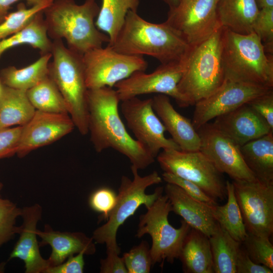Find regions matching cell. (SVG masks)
I'll list each match as a JSON object with an SVG mask.
<instances>
[{"instance_id": "5bb4252c", "label": "cell", "mask_w": 273, "mask_h": 273, "mask_svg": "<svg viewBox=\"0 0 273 273\" xmlns=\"http://www.w3.org/2000/svg\"><path fill=\"white\" fill-rule=\"evenodd\" d=\"M218 0H181L169 9L166 21L190 46L206 39L219 27L216 14Z\"/></svg>"}, {"instance_id": "8d00e7d4", "label": "cell", "mask_w": 273, "mask_h": 273, "mask_svg": "<svg viewBox=\"0 0 273 273\" xmlns=\"http://www.w3.org/2000/svg\"><path fill=\"white\" fill-rule=\"evenodd\" d=\"M253 31L260 38L265 49L269 54L273 53V7L259 9L253 24Z\"/></svg>"}, {"instance_id": "6da1fadb", "label": "cell", "mask_w": 273, "mask_h": 273, "mask_svg": "<svg viewBox=\"0 0 273 273\" xmlns=\"http://www.w3.org/2000/svg\"><path fill=\"white\" fill-rule=\"evenodd\" d=\"M120 100L115 89L105 86L88 89V132L96 151L111 148L126 157L133 166L144 169L154 158L127 132L118 110Z\"/></svg>"}, {"instance_id": "277c9868", "label": "cell", "mask_w": 273, "mask_h": 273, "mask_svg": "<svg viewBox=\"0 0 273 273\" xmlns=\"http://www.w3.org/2000/svg\"><path fill=\"white\" fill-rule=\"evenodd\" d=\"M220 27L211 35L193 46L181 61L183 72L177 89L189 106L207 98L225 80Z\"/></svg>"}, {"instance_id": "83f0119b", "label": "cell", "mask_w": 273, "mask_h": 273, "mask_svg": "<svg viewBox=\"0 0 273 273\" xmlns=\"http://www.w3.org/2000/svg\"><path fill=\"white\" fill-rule=\"evenodd\" d=\"M43 11L37 13L21 31L0 40V58L8 50L22 44L38 50L41 55L51 52L52 41L47 34Z\"/></svg>"}, {"instance_id": "8992f818", "label": "cell", "mask_w": 273, "mask_h": 273, "mask_svg": "<svg viewBox=\"0 0 273 273\" xmlns=\"http://www.w3.org/2000/svg\"><path fill=\"white\" fill-rule=\"evenodd\" d=\"M49 76L66 102L75 127L82 135L88 132L87 91L82 57L66 47L62 39L52 41Z\"/></svg>"}, {"instance_id": "603a6c76", "label": "cell", "mask_w": 273, "mask_h": 273, "mask_svg": "<svg viewBox=\"0 0 273 273\" xmlns=\"http://www.w3.org/2000/svg\"><path fill=\"white\" fill-rule=\"evenodd\" d=\"M259 9L255 0H218L216 14L220 26L233 32L247 34Z\"/></svg>"}, {"instance_id": "d6a6232c", "label": "cell", "mask_w": 273, "mask_h": 273, "mask_svg": "<svg viewBox=\"0 0 273 273\" xmlns=\"http://www.w3.org/2000/svg\"><path fill=\"white\" fill-rule=\"evenodd\" d=\"M52 3L40 4L29 8L24 3H20L17 10L9 13L0 23V40L21 31L30 23L37 13L44 11Z\"/></svg>"}, {"instance_id": "f546056e", "label": "cell", "mask_w": 273, "mask_h": 273, "mask_svg": "<svg viewBox=\"0 0 273 273\" xmlns=\"http://www.w3.org/2000/svg\"><path fill=\"white\" fill-rule=\"evenodd\" d=\"M215 273H236V262L241 243L233 239L218 223L209 238Z\"/></svg>"}, {"instance_id": "e0dca14e", "label": "cell", "mask_w": 273, "mask_h": 273, "mask_svg": "<svg viewBox=\"0 0 273 273\" xmlns=\"http://www.w3.org/2000/svg\"><path fill=\"white\" fill-rule=\"evenodd\" d=\"M75 127L69 114L36 110L31 119L22 126L16 154L23 157L34 150L61 139Z\"/></svg>"}, {"instance_id": "7c38bea8", "label": "cell", "mask_w": 273, "mask_h": 273, "mask_svg": "<svg viewBox=\"0 0 273 273\" xmlns=\"http://www.w3.org/2000/svg\"><path fill=\"white\" fill-rule=\"evenodd\" d=\"M121 102V111L128 127L154 158L161 149L180 150L171 138L165 136L166 129L153 108L152 98L136 97Z\"/></svg>"}, {"instance_id": "9a60e30c", "label": "cell", "mask_w": 273, "mask_h": 273, "mask_svg": "<svg viewBox=\"0 0 273 273\" xmlns=\"http://www.w3.org/2000/svg\"><path fill=\"white\" fill-rule=\"evenodd\" d=\"M272 89L259 85L225 79L214 93L195 105L192 124L197 130L210 120L229 113Z\"/></svg>"}, {"instance_id": "ee69618b", "label": "cell", "mask_w": 273, "mask_h": 273, "mask_svg": "<svg viewBox=\"0 0 273 273\" xmlns=\"http://www.w3.org/2000/svg\"><path fill=\"white\" fill-rule=\"evenodd\" d=\"M101 273H127L123 259L115 253H107V257L100 260Z\"/></svg>"}, {"instance_id": "f35d334b", "label": "cell", "mask_w": 273, "mask_h": 273, "mask_svg": "<svg viewBox=\"0 0 273 273\" xmlns=\"http://www.w3.org/2000/svg\"><path fill=\"white\" fill-rule=\"evenodd\" d=\"M162 178L167 183L176 185L195 199L206 204L214 205L217 202L208 196L200 187L188 180L172 173L164 172Z\"/></svg>"}, {"instance_id": "ba28073f", "label": "cell", "mask_w": 273, "mask_h": 273, "mask_svg": "<svg viewBox=\"0 0 273 273\" xmlns=\"http://www.w3.org/2000/svg\"><path fill=\"white\" fill-rule=\"evenodd\" d=\"M140 216L135 236L140 238L146 234L152 239L150 248L153 265L160 263L163 266L166 260L173 263L178 259L185 239L191 228L183 219L179 228H175L168 221L172 208L166 195L160 196Z\"/></svg>"}, {"instance_id": "4fadbf2b", "label": "cell", "mask_w": 273, "mask_h": 273, "mask_svg": "<svg viewBox=\"0 0 273 273\" xmlns=\"http://www.w3.org/2000/svg\"><path fill=\"white\" fill-rule=\"evenodd\" d=\"M183 72L180 62L161 64L154 71H138L114 86L120 102L144 94L156 93L171 97L183 108L189 106L177 85Z\"/></svg>"}, {"instance_id": "d4e9b609", "label": "cell", "mask_w": 273, "mask_h": 273, "mask_svg": "<svg viewBox=\"0 0 273 273\" xmlns=\"http://www.w3.org/2000/svg\"><path fill=\"white\" fill-rule=\"evenodd\" d=\"M178 259L185 272H213L209 237L195 229L191 228L187 234Z\"/></svg>"}, {"instance_id": "3957f363", "label": "cell", "mask_w": 273, "mask_h": 273, "mask_svg": "<svg viewBox=\"0 0 273 273\" xmlns=\"http://www.w3.org/2000/svg\"><path fill=\"white\" fill-rule=\"evenodd\" d=\"M99 11L96 0L81 5L74 0H54L43 11L49 37L65 39L69 49L81 55L109 43L108 36L95 25Z\"/></svg>"}, {"instance_id": "60d3db41", "label": "cell", "mask_w": 273, "mask_h": 273, "mask_svg": "<svg viewBox=\"0 0 273 273\" xmlns=\"http://www.w3.org/2000/svg\"><path fill=\"white\" fill-rule=\"evenodd\" d=\"M258 113L273 130V89L247 103Z\"/></svg>"}, {"instance_id": "bcb514c9", "label": "cell", "mask_w": 273, "mask_h": 273, "mask_svg": "<svg viewBox=\"0 0 273 273\" xmlns=\"http://www.w3.org/2000/svg\"><path fill=\"white\" fill-rule=\"evenodd\" d=\"M259 9L273 7V0H255Z\"/></svg>"}, {"instance_id": "7bdbcfd3", "label": "cell", "mask_w": 273, "mask_h": 273, "mask_svg": "<svg viewBox=\"0 0 273 273\" xmlns=\"http://www.w3.org/2000/svg\"><path fill=\"white\" fill-rule=\"evenodd\" d=\"M272 272L273 271L267 266L253 261L249 257L241 243L236 262V273H272Z\"/></svg>"}, {"instance_id": "484cf974", "label": "cell", "mask_w": 273, "mask_h": 273, "mask_svg": "<svg viewBox=\"0 0 273 273\" xmlns=\"http://www.w3.org/2000/svg\"><path fill=\"white\" fill-rule=\"evenodd\" d=\"M35 111L26 91L3 85L0 94V127L22 126L31 119Z\"/></svg>"}, {"instance_id": "5b68a950", "label": "cell", "mask_w": 273, "mask_h": 273, "mask_svg": "<svg viewBox=\"0 0 273 273\" xmlns=\"http://www.w3.org/2000/svg\"><path fill=\"white\" fill-rule=\"evenodd\" d=\"M222 53L226 79L273 88V55L255 32L242 34L223 27Z\"/></svg>"}, {"instance_id": "b9f144b4", "label": "cell", "mask_w": 273, "mask_h": 273, "mask_svg": "<svg viewBox=\"0 0 273 273\" xmlns=\"http://www.w3.org/2000/svg\"><path fill=\"white\" fill-rule=\"evenodd\" d=\"M84 255L80 252L69 256L63 262L49 267L45 273H82L84 266Z\"/></svg>"}, {"instance_id": "681fc988", "label": "cell", "mask_w": 273, "mask_h": 273, "mask_svg": "<svg viewBox=\"0 0 273 273\" xmlns=\"http://www.w3.org/2000/svg\"><path fill=\"white\" fill-rule=\"evenodd\" d=\"M2 88H3V84L0 82V94L2 92Z\"/></svg>"}, {"instance_id": "74e56055", "label": "cell", "mask_w": 273, "mask_h": 273, "mask_svg": "<svg viewBox=\"0 0 273 273\" xmlns=\"http://www.w3.org/2000/svg\"><path fill=\"white\" fill-rule=\"evenodd\" d=\"M117 200V194L108 187L100 188L89 196L88 204L94 211L100 214V221L108 219Z\"/></svg>"}, {"instance_id": "836d02e7", "label": "cell", "mask_w": 273, "mask_h": 273, "mask_svg": "<svg viewBox=\"0 0 273 273\" xmlns=\"http://www.w3.org/2000/svg\"><path fill=\"white\" fill-rule=\"evenodd\" d=\"M241 243L253 261L264 265L273 271V245L269 238L248 233L245 240Z\"/></svg>"}, {"instance_id": "9c48e42d", "label": "cell", "mask_w": 273, "mask_h": 273, "mask_svg": "<svg viewBox=\"0 0 273 273\" xmlns=\"http://www.w3.org/2000/svg\"><path fill=\"white\" fill-rule=\"evenodd\" d=\"M156 158L164 172L195 183L216 201L226 198L222 174L199 150H162Z\"/></svg>"}, {"instance_id": "30bf717a", "label": "cell", "mask_w": 273, "mask_h": 273, "mask_svg": "<svg viewBox=\"0 0 273 273\" xmlns=\"http://www.w3.org/2000/svg\"><path fill=\"white\" fill-rule=\"evenodd\" d=\"M82 60L88 89L113 88L134 72L145 71L148 65L143 56L122 54L108 45L87 52Z\"/></svg>"}, {"instance_id": "c3c4849f", "label": "cell", "mask_w": 273, "mask_h": 273, "mask_svg": "<svg viewBox=\"0 0 273 273\" xmlns=\"http://www.w3.org/2000/svg\"><path fill=\"white\" fill-rule=\"evenodd\" d=\"M3 188V185L2 183L0 181V200L2 199V196H1V192L2 191Z\"/></svg>"}, {"instance_id": "ffe728a7", "label": "cell", "mask_w": 273, "mask_h": 273, "mask_svg": "<svg viewBox=\"0 0 273 273\" xmlns=\"http://www.w3.org/2000/svg\"><path fill=\"white\" fill-rule=\"evenodd\" d=\"M164 191L172 211L180 216L191 228L209 238L214 233L217 222L212 214L213 205L195 199L174 184L167 183Z\"/></svg>"}, {"instance_id": "d6986e66", "label": "cell", "mask_w": 273, "mask_h": 273, "mask_svg": "<svg viewBox=\"0 0 273 273\" xmlns=\"http://www.w3.org/2000/svg\"><path fill=\"white\" fill-rule=\"evenodd\" d=\"M214 119L213 126L240 147L273 132L267 122L247 103Z\"/></svg>"}, {"instance_id": "d590c367", "label": "cell", "mask_w": 273, "mask_h": 273, "mask_svg": "<svg viewBox=\"0 0 273 273\" xmlns=\"http://www.w3.org/2000/svg\"><path fill=\"white\" fill-rule=\"evenodd\" d=\"M122 258L127 273H149L153 265L150 248L145 241L123 253Z\"/></svg>"}, {"instance_id": "f6af8a7d", "label": "cell", "mask_w": 273, "mask_h": 273, "mask_svg": "<svg viewBox=\"0 0 273 273\" xmlns=\"http://www.w3.org/2000/svg\"><path fill=\"white\" fill-rule=\"evenodd\" d=\"M21 0H0V23H2L9 13L11 6L16 2ZM30 6L52 3L54 0H24Z\"/></svg>"}, {"instance_id": "ab89813d", "label": "cell", "mask_w": 273, "mask_h": 273, "mask_svg": "<svg viewBox=\"0 0 273 273\" xmlns=\"http://www.w3.org/2000/svg\"><path fill=\"white\" fill-rule=\"evenodd\" d=\"M22 126L0 127V159L16 154Z\"/></svg>"}, {"instance_id": "8fae6325", "label": "cell", "mask_w": 273, "mask_h": 273, "mask_svg": "<svg viewBox=\"0 0 273 273\" xmlns=\"http://www.w3.org/2000/svg\"><path fill=\"white\" fill-rule=\"evenodd\" d=\"M232 182L247 233L269 239L273 233V184Z\"/></svg>"}, {"instance_id": "f1b7e54d", "label": "cell", "mask_w": 273, "mask_h": 273, "mask_svg": "<svg viewBox=\"0 0 273 273\" xmlns=\"http://www.w3.org/2000/svg\"><path fill=\"white\" fill-rule=\"evenodd\" d=\"M140 0H102L95 21L97 28L109 38L108 45L115 40L129 11L137 12Z\"/></svg>"}, {"instance_id": "52a82bcc", "label": "cell", "mask_w": 273, "mask_h": 273, "mask_svg": "<svg viewBox=\"0 0 273 273\" xmlns=\"http://www.w3.org/2000/svg\"><path fill=\"white\" fill-rule=\"evenodd\" d=\"M131 170L133 179L125 175L121 177L113 209L107 222L96 229L93 234L92 238L95 242L106 244L107 253L119 254L120 249L116 240L119 228L133 215L142 205L146 208L150 207L163 195L164 188L162 187L156 188L152 194L146 193L148 187L162 182V178L157 171H154L142 176L135 167L131 166Z\"/></svg>"}, {"instance_id": "2e32d148", "label": "cell", "mask_w": 273, "mask_h": 273, "mask_svg": "<svg viewBox=\"0 0 273 273\" xmlns=\"http://www.w3.org/2000/svg\"><path fill=\"white\" fill-rule=\"evenodd\" d=\"M197 131L200 138L199 151L220 173L228 174L234 180H257L245 164L240 147L216 129L212 123L208 122Z\"/></svg>"}, {"instance_id": "1f68e13d", "label": "cell", "mask_w": 273, "mask_h": 273, "mask_svg": "<svg viewBox=\"0 0 273 273\" xmlns=\"http://www.w3.org/2000/svg\"><path fill=\"white\" fill-rule=\"evenodd\" d=\"M26 94L36 110L69 114L63 96L49 75L36 85L27 90Z\"/></svg>"}, {"instance_id": "7dc6e473", "label": "cell", "mask_w": 273, "mask_h": 273, "mask_svg": "<svg viewBox=\"0 0 273 273\" xmlns=\"http://www.w3.org/2000/svg\"><path fill=\"white\" fill-rule=\"evenodd\" d=\"M168 5L169 9L175 8L180 3L181 0H162Z\"/></svg>"}, {"instance_id": "7a4b0ae2", "label": "cell", "mask_w": 273, "mask_h": 273, "mask_svg": "<svg viewBox=\"0 0 273 273\" xmlns=\"http://www.w3.org/2000/svg\"><path fill=\"white\" fill-rule=\"evenodd\" d=\"M108 46L122 54L151 56L161 64L180 62L190 48L166 21L152 23L132 11L127 13L114 42Z\"/></svg>"}, {"instance_id": "7402d4cb", "label": "cell", "mask_w": 273, "mask_h": 273, "mask_svg": "<svg viewBox=\"0 0 273 273\" xmlns=\"http://www.w3.org/2000/svg\"><path fill=\"white\" fill-rule=\"evenodd\" d=\"M36 233L41 240L39 246L49 245L52 248V253L48 259L50 267L63 262L73 255L80 252L93 255L96 251L93 238L81 232L54 231L46 224L43 231L37 230Z\"/></svg>"}, {"instance_id": "cb8c5ba5", "label": "cell", "mask_w": 273, "mask_h": 273, "mask_svg": "<svg viewBox=\"0 0 273 273\" xmlns=\"http://www.w3.org/2000/svg\"><path fill=\"white\" fill-rule=\"evenodd\" d=\"M243 159L256 179L273 184V132L240 147Z\"/></svg>"}, {"instance_id": "4dcf8cb0", "label": "cell", "mask_w": 273, "mask_h": 273, "mask_svg": "<svg viewBox=\"0 0 273 273\" xmlns=\"http://www.w3.org/2000/svg\"><path fill=\"white\" fill-rule=\"evenodd\" d=\"M227 202L223 205L212 206V212L216 221L235 240L242 243L247 236L241 212L235 195L232 182L226 180Z\"/></svg>"}, {"instance_id": "e575fe53", "label": "cell", "mask_w": 273, "mask_h": 273, "mask_svg": "<svg viewBox=\"0 0 273 273\" xmlns=\"http://www.w3.org/2000/svg\"><path fill=\"white\" fill-rule=\"evenodd\" d=\"M22 209L9 199L0 200V247L18 234L17 218L21 216Z\"/></svg>"}, {"instance_id": "4316f807", "label": "cell", "mask_w": 273, "mask_h": 273, "mask_svg": "<svg viewBox=\"0 0 273 273\" xmlns=\"http://www.w3.org/2000/svg\"><path fill=\"white\" fill-rule=\"evenodd\" d=\"M51 53L41 55L31 64L22 68L13 66L0 70V82L5 86L27 91L33 87L49 75V66Z\"/></svg>"}, {"instance_id": "f907efd6", "label": "cell", "mask_w": 273, "mask_h": 273, "mask_svg": "<svg viewBox=\"0 0 273 273\" xmlns=\"http://www.w3.org/2000/svg\"><path fill=\"white\" fill-rule=\"evenodd\" d=\"M3 267V266H0V272H2V271H3V269H2V268Z\"/></svg>"}, {"instance_id": "ac0fdd59", "label": "cell", "mask_w": 273, "mask_h": 273, "mask_svg": "<svg viewBox=\"0 0 273 273\" xmlns=\"http://www.w3.org/2000/svg\"><path fill=\"white\" fill-rule=\"evenodd\" d=\"M42 212L38 204L22 209L23 223L19 226V238L10 254L9 260L18 258L24 262L26 273H45L50 267L48 259L41 255L37 240L36 226Z\"/></svg>"}, {"instance_id": "44dd1931", "label": "cell", "mask_w": 273, "mask_h": 273, "mask_svg": "<svg viewBox=\"0 0 273 273\" xmlns=\"http://www.w3.org/2000/svg\"><path fill=\"white\" fill-rule=\"evenodd\" d=\"M153 108L166 131L181 151H199L200 138L192 121L179 113L172 106L168 96L158 94L152 98Z\"/></svg>"}]
</instances>
